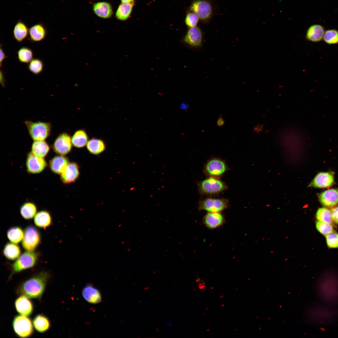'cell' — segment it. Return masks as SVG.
Listing matches in <instances>:
<instances>
[{"label":"cell","mask_w":338,"mask_h":338,"mask_svg":"<svg viewBox=\"0 0 338 338\" xmlns=\"http://www.w3.org/2000/svg\"><path fill=\"white\" fill-rule=\"evenodd\" d=\"M13 34L15 40L18 42L21 43L28 37L29 28L25 23L19 20L13 28Z\"/></svg>","instance_id":"603a6c76"},{"label":"cell","mask_w":338,"mask_h":338,"mask_svg":"<svg viewBox=\"0 0 338 338\" xmlns=\"http://www.w3.org/2000/svg\"><path fill=\"white\" fill-rule=\"evenodd\" d=\"M315 290L318 295L327 304H338V278H321L315 283Z\"/></svg>","instance_id":"3957f363"},{"label":"cell","mask_w":338,"mask_h":338,"mask_svg":"<svg viewBox=\"0 0 338 338\" xmlns=\"http://www.w3.org/2000/svg\"><path fill=\"white\" fill-rule=\"evenodd\" d=\"M18 59L22 63L28 64L33 59V52L32 50L26 47L19 49L16 52Z\"/></svg>","instance_id":"e575fe53"},{"label":"cell","mask_w":338,"mask_h":338,"mask_svg":"<svg viewBox=\"0 0 338 338\" xmlns=\"http://www.w3.org/2000/svg\"><path fill=\"white\" fill-rule=\"evenodd\" d=\"M324 27L320 24H315L311 26L307 29L306 39L311 42H317L323 39L325 33Z\"/></svg>","instance_id":"7402d4cb"},{"label":"cell","mask_w":338,"mask_h":338,"mask_svg":"<svg viewBox=\"0 0 338 338\" xmlns=\"http://www.w3.org/2000/svg\"><path fill=\"white\" fill-rule=\"evenodd\" d=\"M49 150L50 147L45 140L34 141L32 145L31 152L37 157L44 158Z\"/></svg>","instance_id":"484cf974"},{"label":"cell","mask_w":338,"mask_h":338,"mask_svg":"<svg viewBox=\"0 0 338 338\" xmlns=\"http://www.w3.org/2000/svg\"><path fill=\"white\" fill-rule=\"evenodd\" d=\"M28 297L21 295L15 301L16 310L20 315L28 316L32 314L33 311V305Z\"/></svg>","instance_id":"e0dca14e"},{"label":"cell","mask_w":338,"mask_h":338,"mask_svg":"<svg viewBox=\"0 0 338 338\" xmlns=\"http://www.w3.org/2000/svg\"><path fill=\"white\" fill-rule=\"evenodd\" d=\"M4 75L3 72L1 70L0 74V83L3 87H4L5 85V79Z\"/></svg>","instance_id":"bcb514c9"},{"label":"cell","mask_w":338,"mask_h":338,"mask_svg":"<svg viewBox=\"0 0 338 338\" xmlns=\"http://www.w3.org/2000/svg\"><path fill=\"white\" fill-rule=\"evenodd\" d=\"M47 33V29L45 25L42 23H38L29 28L28 39L32 43L40 42L45 38Z\"/></svg>","instance_id":"2e32d148"},{"label":"cell","mask_w":338,"mask_h":338,"mask_svg":"<svg viewBox=\"0 0 338 338\" xmlns=\"http://www.w3.org/2000/svg\"><path fill=\"white\" fill-rule=\"evenodd\" d=\"M24 123L33 141L45 140L50 135L51 125L50 123L26 120Z\"/></svg>","instance_id":"5b68a950"},{"label":"cell","mask_w":338,"mask_h":338,"mask_svg":"<svg viewBox=\"0 0 338 338\" xmlns=\"http://www.w3.org/2000/svg\"><path fill=\"white\" fill-rule=\"evenodd\" d=\"M132 3H122L119 6L116 13V16L121 20H126L129 17L132 11Z\"/></svg>","instance_id":"836d02e7"},{"label":"cell","mask_w":338,"mask_h":338,"mask_svg":"<svg viewBox=\"0 0 338 338\" xmlns=\"http://www.w3.org/2000/svg\"><path fill=\"white\" fill-rule=\"evenodd\" d=\"M334 181L332 173L322 172L318 174L308 185V187L326 188L330 186Z\"/></svg>","instance_id":"9a60e30c"},{"label":"cell","mask_w":338,"mask_h":338,"mask_svg":"<svg viewBox=\"0 0 338 338\" xmlns=\"http://www.w3.org/2000/svg\"><path fill=\"white\" fill-rule=\"evenodd\" d=\"M82 294L83 298L88 302L96 304L101 301V296L98 289L93 285L89 284L83 289Z\"/></svg>","instance_id":"44dd1931"},{"label":"cell","mask_w":338,"mask_h":338,"mask_svg":"<svg viewBox=\"0 0 338 338\" xmlns=\"http://www.w3.org/2000/svg\"><path fill=\"white\" fill-rule=\"evenodd\" d=\"M317 220L330 224L332 223L331 212L327 208L322 207L318 209L316 213Z\"/></svg>","instance_id":"8d00e7d4"},{"label":"cell","mask_w":338,"mask_h":338,"mask_svg":"<svg viewBox=\"0 0 338 338\" xmlns=\"http://www.w3.org/2000/svg\"><path fill=\"white\" fill-rule=\"evenodd\" d=\"M93 10L98 16L103 18H109L112 13L110 5L105 2H99L95 4L93 6Z\"/></svg>","instance_id":"83f0119b"},{"label":"cell","mask_w":338,"mask_h":338,"mask_svg":"<svg viewBox=\"0 0 338 338\" xmlns=\"http://www.w3.org/2000/svg\"><path fill=\"white\" fill-rule=\"evenodd\" d=\"M34 222L37 227L45 229L51 225L52 219L49 212L42 210L36 213L34 218Z\"/></svg>","instance_id":"d4e9b609"},{"label":"cell","mask_w":338,"mask_h":338,"mask_svg":"<svg viewBox=\"0 0 338 338\" xmlns=\"http://www.w3.org/2000/svg\"><path fill=\"white\" fill-rule=\"evenodd\" d=\"M229 205V201L227 199L207 197L199 200L198 209L207 212H221Z\"/></svg>","instance_id":"ba28073f"},{"label":"cell","mask_w":338,"mask_h":338,"mask_svg":"<svg viewBox=\"0 0 338 338\" xmlns=\"http://www.w3.org/2000/svg\"><path fill=\"white\" fill-rule=\"evenodd\" d=\"M0 67H1L2 65V63L3 62L5 58H7V57L6 56L4 52L3 51V48L2 47V45H0Z\"/></svg>","instance_id":"ee69618b"},{"label":"cell","mask_w":338,"mask_h":338,"mask_svg":"<svg viewBox=\"0 0 338 338\" xmlns=\"http://www.w3.org/2000/svg\"><path fill=\"white\" fill-rule=\"evenodd\" d=\"M7 235L8 239L11 242L18 244L23 239L24 231L19 226H13L8 229Z\"/></svg>","instance_id":"1f68e13d"},{"label":"cell","mask_w":338,"mask_h":338,"mask_svg":"<svg viewBox=\"0 0 338 338\" xmlns=\"http://www.w3.org/2000/svg\"><path fill=\"white\" fill-rule=\"evenodd\" d=\"M317 230L321 234L327 235L333 232V228L331 224L321 221H318L316 223Z\"/></svg>","instance_id":"f35d334b"},{"label":"cell","mask_w":338,"mask_h":338,"mask_svg":"<svg viewBox=\"0 0 338 338\" xmlns=\"http://www.w3.org/2000/svg\"><path fill=\"white\" fill-rule=\"evenodd\" d=\"M37 208L36 205L31 202L24 203L20 209V214L26 219L33 218L36 214Z\"/></svg>","instance_id":"d6a6232c"},{"label":"cell","mask_w":338,"mask_h":338,"mask_svg":"<svg viewBox=\"0 0 338 338\" xmlns=\"http://www.w3.org/2000/svg\"><path fill=\"white\" fill-rule=\"evenodd\" d=\"M86 145L87 149L90 152L95 155L102 152L105 148L104 141L96 138H92L88 141Z\"/></svg>","instance_id":"4dcf8cb0"},{"label":"cell","mask_w":338,"mask_h":338,"mask_svg":"<svg viewBox=\"0 0 338 338\" xmlns=\"http://www.w3.org/2000/svg\"><path fill=\"white\" fill-rule=\"evenodd\" d=\"M44 64L42 60L35 58L32 59L28 64V69L36 75H38L43 71Z\"/></svg>","instance_id":"d590c367"},{"label":"cell","mask_w":338,"mask_h":338,"mask_svg":"<svg viewBox=\"0 0 338 338\" xmlns=\"http://www.w3.org/2000/svg\"><path fill=\"white\" fill-rule=\"evenodd\" d=\"M71 137L66 133L60 134L54 142L52 148L57 154L64 155L70 151L72 148Z\"/></svg>","instance_id":"7c38bea8"},{"label":"cell","mask_w":338,"mask_h":338,"mask_svg":"<svg viewBox=\"0 0 338 338\" xmlns=\"http://www.w3.org/2000/svg\"><path fill=\"white\" fill-rule=\"evenodd\" d=\"M196 282L198 283V287L200 289L205 290L206 288V284L204 281L200 278L197 279Z\"/></svg>","instance_id":"7bdbcfd3"},{"label":"cell","mask_w":338,"mask_h":338,"mask_svg":"<svg viewBox=\"0 0 338 338\" xmlns=\"http://www.w3.org/2000/svg\"><path fill=\"white\" fill-rule=\"evenodd\" d=\"M202 35L201 29L197 27L190 28L184 38V41L193 47H200L202 43Z\"/></svg>","instance_id":"ac0fdd59"},{"label":"cell","mask_w":338,"mask_h":338,"mask_svg":"<svg viewBox=\"0 0 338 338\" xmlns=\"http://www.w3.org/2000/svg\"><path fill=\"white\" fill-rule=\"evenodd\" d=\"M190 9L198 16L200 19L205 21L211 17L212 8L210 3L207 0H196L191 4Z\"/></svg>","instance_id":"8fae6325"},{"label":"cell","mask_w":338,"mask_h":338,"mask_svg":"<svg viewBox=\"0 0 338 338\" xmlns=\"http://www.w3.org/2000/svg\"><path fill=\"white\" fill-rule=\"evenodd\" d=\"M122 3H128L132 2L133 0H121Z\"/></svg>","instance_id":"c3c4849f"},{"label":"cell","mask_w":338,"mask_h":338,"mask_svg":"<svg viewBox=\"0 0 338 338\" xmlns=\"http://www.w3.org/2000/svg\"><path fill=\"white\" fill-rule=\"evenodd\" d=\"M38 257V254L34 251H27L23 253L13 264L10 277L15 273L34 266Z\"/></svg>","instance_id":"8992f818"},{"label":"cell","mask_w":338,"mask_h":338,"mask_svg":"<svg viewBox=\"0 0 338 338\" xmlns=\"http://www.w3.org/2000/svg\"><path fill=\"white\" fill-rule=\"evenodd\" d=\"M199 18L193 12L189 13L187 15L185 22L186 25L190 28L196 27L199 21Z\"/></svg>","instance_id":"ab89813d"},{"label":"cell","mask_w":338,"mask_h":338,"mask_svg":"<svg viewBox=\"0 0 338 338\" xmlns=\"http://www.w3.org/2000/svg\"><path fill=\"white\" fill-rule=\"evenodd\" d=\"M316 303L309 306L304 313L305 320L308 323L318 325L330 324L338 318V310L326 303Z\"/></svg>","instance_id":"6da1fadb"},{"label":"cell","mask_w":338,"mask_h":338,"mask_svg":"<svg viewBox=\"0 0 338 338\" xmlns=\"http://www.w3.org/2000/svg\"><path fill=\"white\" fill-rule=\"evenodd\" d=\"M319 200L323 206L331 207L338 203V189H330L318 195Z\"/></svg>","instance_id":"d6986e66"},{"label":"cell","mask_w":338,"mask_h":338,"mask_svg":"<svg viewBox=\"0 0 338 338\" xmlns=\"http://www.w3.org/2000/svg\"><path fill=\"white\" fill-rule=\"evenodd\" d=\"M202 221L207 228L213 229L222 226L225 223V219L221 212H207Z\"/></svg>","instance_id":"5bb4252c"},{"label":"cell","mask_w":338,"mask_h":338,"mask_svg":"<svg viewBox=\"0 0 338 338\" xmlns=\"http://www.w3.org/2000/svg\"><path fill=\"white\" fill-rule=\"evenodd\" d=\"M225 123V121L222 117V115H220L217 121V125L218 127H220L223 126Z\"/></svg>","instance_id":"f6af8a7d"},{"label":"cell","mask_w":338,"mask_h":338,"mask_svg":"<svg viewBox=\"0 0 338 338\" xmlns=\"http://www.w3.org/2000/svg\"><path fill=\"white\" fill-rule=\"evenodd\" d=\"M331 212L333 221L338 224V206L333 208Z\"/></svg>","instance_id":"b9f144b4"},{"label":"cell","mask_w":338,"mask_h":338,"mask_svg":"<svg viewBox=\"0 0 338 338\" xmlns=\"http://www.w3.org/2000/svg\"><path fill=\"white\" fill-rule=\"evenodd\" d=\"M324 42L329 44H338V31L334 29L325 31L323 36Z\"/></svg>","instance_id":"74e56055"},{"label":"cell","mask_w":338,"mask_h":338,"mask_svg":"<svg viewBox=\"0 0 338 338\" xmlns=\"http://www.w3.org/2000/svg\"><path fill=\"white\" fill-rule=\"evenodd\" d=\"M69 164L68 159L63 155L57 156L52 158L49 162L51 170L56 174H61Z\"/></svg>","instance_id":"cb8c5ba5"},{"label":"cell","mask_w":338,"mask_h":338,"mask_svg":"<svg viewBox=\"0 0 338 338\" xmlns=\"http://www.w3.org/2000/svg\"><path fill=\"white\" fill-rule=\"evenodd\" d=\"M50 276L48 272H40L21 283L17 289V293L29 298H40Z\"/></svg>","instance_id":"7a4b0ae2"},{"label":"cell","mask_w":338,"mask_h":338,"mask_svg":"<svg viewBox=\"0 0 338 338\" xmlns=\"http://www.w3.org/2000/svg\"><path fill=\"white\" fill-rule=\"evenodd\" d=\"M225 161L220 158L213 157L204 165L203 171L207 177L220 178L228 170Z\"/></svg>","instance_id":"52a82bcc"},{"label":"cell","mask_w":338,"mask_h":338,"mask_svg":"<svg viewBox=\"0 0 338 338\" xmlns=\"http://www.w3.org/2000/svg\"><path fill=\"white\" fill-rule=\"evenodd\" d=\"M41 240V235L38 229L33 225H28L24 230L22 246L26 251H33L39 245Z\"/></svg>","instance_id":"30bf717a"},{"label":"cell","mask_w":338,"mask_h":338,"mask_svg":"<svg viewBox=\"0 0 338 338\" xmlns=\"http://www.w3.org/2000/svg\"><path fill=\"white\" fill-rule=\"evenodd\" d=\"M21 250L17 244L8 243L3 249V254L8 260L14 261L17 259L21 254Z\"/></svg>","instance_id":"4316f807"},{"label":"cell","mask_w":338,"mask_h":338,"mask_svg":"<svg viewBox=\"0 0 338 338\" xmlns=\"http://www.w3.org/2000/svg\"><path fill=\"white\" fill-rule=\"evenodd\" d=\"M88 139V136L85 131L80 129L74 133L71 137V141L74 146L81 148L87 145Z\"/></svg>","instance_id":"f546056e"},{"label":"cell","mask_w":338,"mask_h":338,"mask_svg":"<svg viewBox=\"0 0 338 338\" xmlns=\"http://www.w3.org/2000/svg\"><path fill=\"white\" fill-rule=\"evenodd\" d=\"M13 327L16 334L21 338H27L33 332V325L31 320L27 316L17 315L14 318Z\"/></svg>","instance_id":"9c48e42d"},{"label":"cell","mask_w":338,"mask_h":338,"mask_svg":"<svg viewBox=\"0 0 338 338\" xmlns=\"http://www.w3.org/2000/svg\"><path fill=\"white\" fill-rule=\"evenodd\" d=\"M79 173L77 164L74 162L69 163L61 174V179L65 184L70 183L77 179Z\"/></svg>","instance_id":"ffe728a7"},{"label":"cell","mask_w":338,"mask_h":338,"mask_svg":"<svg viewBox=\"0 0 338 338\" xmlns=\"http://www.w3.org/2000/svg\"><path fill=\"white\" fill-rule=\"evenodd\" d=\"M33 324L35 330L40 333H44L49 328L50 324L49 319L45 316L38 315L33 320Z\"/></svg>","instance_id":"f1b7e54d"},{"label":"cell","mask_w":338,"mask_h":338,"mask_svg":"<svg viewBox=\"0 0 338 338\" xmlns=\"http://www.w3.org/2000/svg\"><path fill=\"white\" fill-rule=\"evenodd\" d=\"M263 128V125H258L256 126L254 128V131L256 133H259L261 132Z\"/></svg>","instance_id":"7dc6e473"},{"label":"cell","mask_w":338,"mask_h":338,"mask_svg":"<svg viewBox=\"0 0 338 338\" xmlns=\"http://www.w3.org/2000/svg\"><path fill=\"white\" fill-rule=\"evenodd\" d=\"M327 244L330 248L338 247V233H332L326 236Z\"/></svg>","instance_id":"60d3db41"},{"label":"cell","mask_w":338,"mask_h":338,"mask_svg":"<svg viewBox=\"0 0 338 338\" xmlns=\"http://www.w3.org/2000/svg\"><path fill=\"white\" fill-rule=\"evenodd\" d=\"M200 194L202 195L217 194L227 190L228 186L220 178L207 177L197 183Z\"/></svg>","instance_id":"277c9868"},{"label":"cell","mask_w":338,"mask_h":338,"mask_svg":"<svg viewBox=\"0 0 338 338\" xmlns=\"http://www.w3.org/2000/svg\"><path fill=\"white\" fill-rule=\"evenodd\" d=\"M46 166V162L44 158L37 157L31 152L28 153L26 166L28 172L33 174L40 173L44 169Z\"/></svg>","instance_id":"4fadbf2b"}]
</instances>
